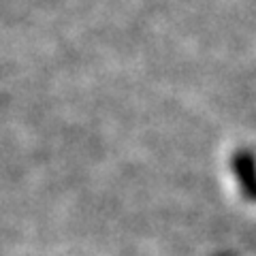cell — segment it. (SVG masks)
I'll return each mask as SVG.
<instances>
[{
  "mask_svg": "<svg viewBox=\"0 0 256 256\" xmlns=\"http://www.w3.org/2000/svg\"><path fill=\"white\" fill-rule=\"evenodd\" d=\"M252 169H254V160L250 154H244L237 158V171H244V186L248 190V194L252 196L254 192V180H252Z\"/></svg>",
  "mask_w": 256,
  "mask_h": 256,
  "instance_id": "1",
  "label": "cell"
}]
</instances>
